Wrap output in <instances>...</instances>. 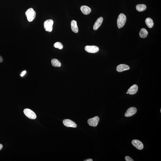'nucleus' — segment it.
I'll use <instances>...</instances> for the list:
<instances>
[{"instance_id":"f257e3e1","label":"nucleus","mask_w":161,"mask_h":161,"mask_svg":"<svg viewBox=\"0 0 161 161\" xmlns=\"http://www.w3.org/2000/svg\"><path fill=\"white\" fill-rule=\"evenodd\" d=\"M25 14L27 19L28 20L29 22H31L35 18L36 12L32 8L28 9L26 11Z\"/></svg>"},{"instance_id":"f03ea898","label":"nucleus","mask_w":161,"mask_h":161,"mask_svg":"<svg viewBox=\"0 0 161 161\" xmlns=\"http://www.w3.org/2000/svg\"><path fill=\"white\" fill-rule=\"evenodd\" d=\"M126 20L127 18L124 14L121 13L119 15L117 20V26L119 29H121L124 26L126 23Z\"/></svg>"},{"instance_id":"7ed1b4c3","label":"nucleus","mask_w":161,"mask_h":161,"mask_svg":"<svg viewBox=\"0 0 161 161\" xmlns=\"http://www.w3.org/2000/svg\"><path fill=\"white\" fill-rule=\"evenodd\" d=\"M53 21L52 20L49 19L46 20L44 24V29L46 31L51 32L53 30Z\"/></svg>"},{"instance_id":"20e7f679","label":"nucleus","mask_w":161,"mask_h":161,"mask_svg":"<svg viewBox=\"0 0 161 161\" xmlns=\"http://www.w3.org/2000/svg\"><path fill=\"white\" fill-rule=\"evenodd\" d=\"M24 113L27 117L30 119H34L37 118V115L32 110L26 108L24 109Z\"/></svg>"},{"instance_id":"39448f33","label":"nucleus","mask_w":161,"mask_h":161,"mask_svg":"<svg viewBox=\"0 0 161 161\" xmlns=\"http://www.w3.org/2000/svg\"><path fill=\"white\" fill-rule=\"evenodd\" d=\"M85 50L90 53H97L99 50L98 47L96 46H86L85 47Z\"/></svg>"},{"instance_id":"423d86ee","label":"nucleus","mask_w":161,"mask_h":161,"mask_svg":"<svg viewBox=\"0 0 161 161\" xmlns=\"http://www.w3.org/2000/svg\"><path fill=\"white\" fill-rule=\"evenodd\" d=\"M99 118L97 116L89 119L88 121V124L90 126L96 127L98 125L99 122Z\"/></svg>"},{"instance_id":"0eeeda50","label":"nucleus","mask_w":161,"mask_h":161,"mask_svg":"<svg viewBox=\"0 0 161 161\" xmlns=\"http://www.w3.org/2000/svg\"><path fill=\"white\" fill-rule=\"evenodd\" d=\"M137 112V109L135 107H130L127 110L125 114V116L126 117H129L133 116Z\"/></svg>"},{"instance_id":"6e6552de","label":"nucleus","mask_w":161,"mask_h":161,"mask_svg":"<svg viewBox=\"0 0 161 161\" xmlns=\"http://www.w3.org/2000/svg\"><path fill=\"white\" fill-rule=\"evenodd\" d=\"M63 123L64 126L67 127L76 128L77 127V125L74 122L70 119H64L63 121Z\"/></svg>"},{"instance_id":"1a4fd4ad","label":"nucleus","mask_w":161,"mask_h":161,"mask_svg":"<svg viewBox=\"0 0 161 161\" xmlns=\"http://www.w3.org/2000/svg\"><path fill=\"white\" fill-rule=\"evenodd\" d=\"M133 146L139 150H142L143 148V145L141 141L138 140H134L131 141Z\"/></svg>"},{"instance_id":"9d476101","label":"nucleus","mask_w":161,"mask_h":161,"mask_svg":"<svg viewBox=\"0 0 161 161\" xmlns=\"http://www.w3.org/2000/svg\"><path fill=\"white\" fill-rule=\"evenodd\" d=\"M130 67L125 64H120L118 65L116 68V70L118 72H121L123 71L128 70Z\"/></svg>"},{"instance_id":"9b49d317","label":"nucleus","mask_w":161,"mask_h":161,"mask_svg":"<svg viewBox=\"0 0 161 161\" xmlns=\"http://www.w3.org/2000/svg\"><path fill=\"white\" fill-rule=\"evenodd\" d=\"M138 86L136 84H134L127 91L128 94L133 95L136 94L138 91Z\"/></svg>"},{"instance_id":"f8f14e48","label":"nucleus","mask_w":161,"mask_h":161,"mask_svg":"<svg viewBox=\"0 0 161 161\" xmlns=\"http://www.w3.org/2000/svg\"><path fill=\"white\" fill-rule=\"evenodd\" d=\"M103 19L102 17H101L98 19L94 24L93 29L94 30H96L101 25L102 23Z\"/></svg>"},{"instance_id":"ddd939ff","label":"nucleus","mask_w":161,"mask_h":161,"mask_svg":"<svg viewBox=\"0 0 161 161\" xmlns=\"http://www.w3.org/2000/svg\"><path fill=\"white\" fill-rule=\"evenodd\" d=\"M71 28L72 31L75 33H77L78 32L79 29L78 28L77 22L74 20H72L71 22Z\"/></svg>"},{"instance_id":"4468645a","label":"nucleus","mask_w":161,"mask_h":161,"mask_svg":"<svg viewBox=\"0 0 161 161\" xmlns=\"http://www.w3.org/2000/svg\"><path fill=\"white\" fill-rule=\"evenodd\" d=\"M80 10L83 14L85 15L89 14L91 12V9L88 7L83 5L80 8Z\"/></svg>"},{"instance_id":"2eb2a0df","label":"nucleus","mask_w":161,"mask_h":161,"mask_svg":"<svg viewBox=\"0 0 161 161\" xmlns=\"http://www.w3.org/2000/svg\"><path fill=\"white\" fill-rule=\"evenodd\" d=\"M148 34V32L144 28H142L141 30L139 32L140 36L142 38H145L147 37Z\"/></svg>"},{"instance_id":"dca6fc26","label":"nucleus","mask_w":161,"mask_h":161,"mask_svg":"<svg viewBox=\"0 0 161 161\" xmlns=\"http://www.w3.org/2000/svg\"><path fill=\"white\" fill-rule=\"evenodd\" d=\"M145 22L146 25L148 28H151L153 26V21L152 19L151 18H146Z\"/></svg>"},{"instance_id":"f3484780","label":"nucleus","mask_w":161,"mask_h":161,"mask_svg":"<svg viewBox=\"0 0 161 161\" xmlns=\"http://www.w3.org/2000/svg\"><path fill=\"white\" fill-rule=\"evenodd\" d=\"M136 8L138 11L142 12L146 10L147 6L144 4H138L136 5Z\"/></svg>"},{"instance_id":"a211bd4d","label":"nucleus","mask_w":161,"mask_h":161,"mask_svg":"<svg viewBox=\"0 0 161 161\" xmlns=\"http://www.w3.org/2000/svg\"><path fill=\"white\" fill-rule=\"evenodd\" d=\"M51 63L52 65L55 67H60L61 66V62L57 59H52L51 61Z\"/></svg>"},{"instance_id":"6ab92c4d","label":"nucleus","mask_w":161,"mask_h":161,"mask_svg":"<svg viewBox=\"0 0 161 161\" xmlns=\"http://www.w3.org/2000/svg\"><path fill=\"white\" fill-rule=\"evenodd\" d=\"M54 47L56 48L61 50L63 49V46L61 43L59 42H56L54 44Z\"/></svg>"},{"instance_id":"aec40b11","label":"nucleus","mask_w":161,"mask_h":161,"mask_svg":"<svg viewBox=\"0 0 161 161\" xmlns=\"http://www.w3.org/2000/svg\"><path fill=\"white\" fill-rule=\"evenodd\" d=\"M125 160L126 161H134L133 159L130 157L127 156L125 157Z\"/></svg>"},{"instance_id":"412c9836","label":"nucleus","mask_w":161,"mask_h":161,"mask_svg":"<svg viewBox=\"0 0 161 161\" xmlns=\"http://www.w3.org/2000/svg\"><path fill=\"white\" fill-rule=\"evenodd\" d=\"M26 71L25 70H24L23 71H22L21 72V74L20 75L21 76V77H23V76L25 74H26Z\"/></svg>"},{"instance_id":"4be33fe9","label":"nucleus","mask_w":161,"mask_h":161,"mask_svg":"<svg viewBox=\"0 0 161 161\" xmlns=\"http://www.w3.org/2000/svg\"><path fill=\"white\" fill-rule=\"evenodd\" d=\"M3 61V59L2 56H0V63H2Z\"/></svg>"},{"instance_id":"5701e85b","label":"nucleus","mask_w":161,"mask_h":161,"mask_svg":"<svg viewBox=\"0 0 161 161\" xmlns=\"http://www.w3.org/2000/svg\"><path fill=\"white\" fill-rule=\"evenodd\" d=\"M84 161H92L93 160H92V159H88L87 160H84Z\"/></svg>"},{"instance_id":"b1692460","label":"nucleus","mask_w":161,"mask_h":161,"mask_svg":"<svg viewBox=\"0 0 161 161\" xmlns=\"http://www.w3.org/2000/svg\"><path fill=\"white\" fill-rule=\"evenodd\" d=\"M3 147V146L2 144H0V150L2 149Z\"/></svg>"},{"instance_id":"393cba45","label":"nucleus","mask_w":161,"mask_h":161,"mask_svg":"<svg viewBox=\"0 0 161 161\" xmlns=\"http://www.w3.org/2000/svg\"><path fill=\"white\" fill-rule=\"evenodd\" d=\"M126 93H127V94H128V92H126Z\"/></svg>"},{"instance_id":"a878e982","label":"nucleus","mask_w":161,"mask_h":161,"mask_svg":"<svg viewBox=\"0 0 161 161\" xmlns=\"http://www.w3.org/2000/svg\"><path fill=\"white\" fill-rule=\"evenodd\" d=\"M160 111H161V109L160 110Z\"/></svg>"}]
</instances>
